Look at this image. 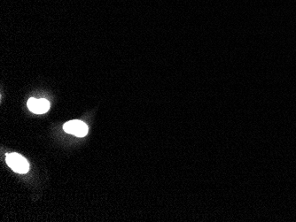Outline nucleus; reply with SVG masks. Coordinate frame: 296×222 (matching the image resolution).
Wrapping results in <instances>:
<instances>
[{"instance_id": "obj_1", "label": "nucleus", "mask_w": 296, "mask_h": 222, "mask_svg": "<svg viewBox=\"0 0 296 222\" xmlns=\"http://www.w3.org/2000/svg\"><path fill=\"white\" fill-rule=\"evenodd\" d=\"M5 161L13 171L19 174H26L30 169V164L25 158L18 153L6 154Z\"/></svg>"}, {"instance_id": "obj_2", "label": "nucleus", "mask_w": 296, "mask_h": 222, "mask_svg": "<svg viewBox=\"0 0 296 222\" xmlns=\"http://www.w3.org/2000/svg\"><path fill=\"white\" fill-rule=\"evenodd\" d=\"M63 129L65 132L69 133L78 137H85L88 133V127L81 120H70L64 124Z\"/></svg>"}, {"instance_id": "obj_3", "label": "nucleus", "mask_w": 296, "mask_h": 222, "mask_svg": "<svg viewBox=\"0 0 296 222\" xmlns=\"http://www.w3.org/2000/svg\"><path fill=\"white\" fill-rule=\"evenodd\" d=\"M28 108L34 113L43 114L50 109V103L48 102L46 99L31 98L28 101Z\"/></svg>"}]
</instances>
